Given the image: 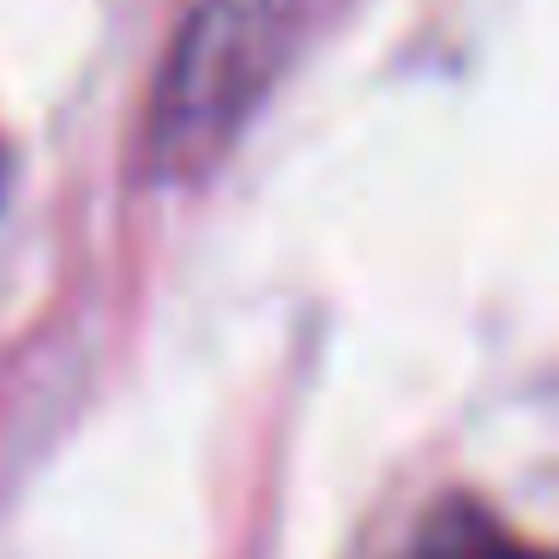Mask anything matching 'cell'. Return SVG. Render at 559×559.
Segmentation results:
<instances>
[{"label": "cell", "mask_w": 559, "mask_h": 559, "mask_svg": "<svg viewBox=\"0 0 559 559\" xmlns=\"http://www.w3.org/2000/svg\"><path fill=\"white\" fill-rule=\"evenodd\" d=\"M307 0H199L175 31L151 91V157L163 175H199L235 145L277 85Z\"/></svg>", "instance_id": "1"}]
</instances>
